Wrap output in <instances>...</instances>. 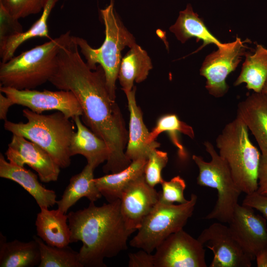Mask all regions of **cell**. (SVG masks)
Here are the masks:
<instances>
[{
  "label": "cell",
  "mask_w": 267,
  "mask_h": 267,
  "mask_svg": "<svg viewBox=\"0 0 267 267\" xmlns=\"http://www.w3.org/2000/svg\"><path fill=\"white\" fill-rule=\"evenodd\" d=\"M49 82L59 90L72 91L83 111L82 120L107 143L110 156L105 173H116L132 163L125 154L129 133L121 111L108 90L105 72L98 65L90 69L81 57L74 36L60 49Z\"/></svg>",
  "instance_id": "6da1fadb"
},
{
  "label": "cell",
  "mask_w": 267,
  "mask_h": 267,
  "mask_svg": "<svg viewBox=\"0 0 267 267\" xmlns=\"http://www.w3.org/2000/svg\"><path fill=\"white\" fill-rule=\"evenodd\" d=\"M94 202L67 215L70 243L81 241L83 243L79 252L83 267H106L104 259L127 250L128 238L133 233L125 224L120 199L101 206Z\"/></svg>",
  "instance_id": "7a4b0ae2"
},
{
  "label": "cell",
  "mask_w": 267,
  "mask_h": 267,
  "mask_svg": "<svg viewBox=\"0 0 267 267\" xmlns=\"http://www.w3.org/2000/svg\"><path fill=\"white\" fill-rule=\"evenodd\" d=\"M72 36L68 31L5 63L0 62V86L19 90L34 89L49 81L55 72L60 49Z\"/></svg>",
  "instance_id": "3957f363"
},
{
  "label": "cell",
  "mask_w": 267,
  "mask_h": 267,
  "mask_svg": "<svg viewBox=\"0 0 267 267\" xmlns=\"http://www.w3.org/2000/svg\"><path fill=\"white\" fill-rule=\"evenodd\" d=\"M26 123L4 121V128L12 134L19 135L41 146L60 167L71 164L69 146L75 131L73 123L63 113L49 115L38 114L28 108L22 111Z\"/></svg>",
  "instance_id": "277c9868"
},
{
  "label": "cell",
  "mask_w": 267,
  "mask_h": 267,
  "mask_svg": "<svg viewBox=\"0 0 267 267\" xmlns=\"http://www.w3.org/2000/svg\"><path fill=\"white\" fill-rule=\"evenodd\" d=\"M100 12L105 26V37L102 44L93 48L84 39L76 36L74 39L88 66L92 70L96 69L97 64L102 67L108 90L115 99V84L122 59V51L126 46L132 47L136 43L115 11L114 0H110V3Z\"/></svg>",
  "instance_id": "5b68a950"
},
{
  "label": "cell",
  "mask_w": 267,
  "mask_h": 267,
  "mask_svg": "<svg viewBox=\"0 0 267 267\" xmlns=\"http://www.w3.org/2000/svg\"><path fill=\"white\" fill-rule=\"evenodd\" d=\"M248 128L238 117L227 124L216 139L219 154L227 162L233 178L242 192L257 191L261 155L252 143Z\"/></svg>",
  "instance_id": "8992f818"
},
{
  "label": "cell",
  "mask_w": 267,
  "mask_h": 267,
  "mask_svg": "<svg viewBox=\"0 0 267 267\" xmlns=\"http://www.w3.org/2000/svg\"><path fill=\"white\" fill-rule=\"evenodd\" d=\"M204 144L211 160L207 162L201 156H192L199 171L197 183L214 188L218 194L214 208L204 219L228 223L242 192L236 184L226 160L217 153L210 142L205 141Z\"/></svg>",
  "instance_id": "52a82bcc"
},
{
  "label": "cell",
  "mask_w": 267,
  "mask_h": 267,
  "mask_svg": "<svg viewBox=\"0 0 267 267\" xmlns=\"http://www.w3.org/2000/svg\"><path fill=\"white\" fill-rule=\"evenodd\" d=\"M197 200V195L192 193L183 204L158 202L143 220L130 245L151 253L169 235L183 229L193 215Z\"/></svg>",
  "instance_id": "ba28073f"
},
{
  "label": "cell",
  "mask_w": 267,
  "mask_h": 267,
  "mask_svg": "<svg viewBox=\"0 0 267 267\" xmlns=\"http://www.w3.org/2000/svg\"><path fill=\"white\" fill-rule=\"evenodd\" d=\"M245 42L236 37L234 41L218 47L217 51L205 58L200 73L206 79V89L214 97H222L228 91L229 87L226 79L235 70L242 57L245 55Z\"/></svg>",
  "instance_id": "9c48e42d"
},
{
  "label": "cell",
  "mask_w": 267,
  "mask_h": 267,
  "mask_svg": "<svg viewBox=\"0 0 267 267\" xmlns=\"http://www.w3.org/2000/svg\"><path fill=\"white\" fill-rule=\"evenodd\" d=\"M0 91L11 100L13 105L25 106L38 114H42L46 111L57 110L69 119L83 115L81 105L71 91L19 90L1 86Z\"/></svg>",
  "instance_id": "30bf717a"
},
{
  "label": "cell",
  "mask_w": 267,
  "mask_h": 267,
  "mask_svg": "<svg viewBox=\"0 0 267 267\" xmlns=\"http://www.w3.org/2000/svg\"><path fill=\"white\" fill-rule=\"evenodd\" d=\"M154 267H206L205 250L182 229L169 235L155 249Z\"/></svg>",
  "instance_id": "8fae6325"
},
{
  "label": "cell",
  "mask_w": 267,
  "mask_h": 267,
  "mask_svg": "<svg viewBox=\"0 0 267 267\" xmlns=\"http://www.w3.org/2000/svg\"><path fill=\"white\" fill-rule=\"evenodd\" d=\"M197 239L214 254L210 267H250L251 257L232 235L228 226L214 222L204 229Z\"/></svg>",
  "instance_id": "7c38bea8"
},
{
  "label": "cell",
  "mask_w": 267,
  "mask_h": 267,
  "mask_svg": "<svg viewBox=\"0 0 267 267\" xmlns=\"http://www.w3.org/2000/svg\"><path fill=\"white\" fill-rule=\"evenodd\" d=\"M228 223L232 235L253 260L259 251L267 247V220L253 208L238 203Z\"/></svg>",
  "instance_id": "4fadbf2b"
},
{
  "label": "cell",
  "mask_w": 267,
  "mask_h": 267,
  "mask_svg": "<svg viewBox=\"0 0 267 267\" xmlns=\"http://www.w3.org/2000/svg\"><path fill=\"white\" fill-rule=\"evenodd\" d=\"M5 154L10 163L32 168L43 182L56 181L58 178L60 167L43 148L22 136L13 134Z\"/></svg>",
  "instance_id": "5bb4252c"
},
{
  "label": "cell",
  "mask_w": 267,
  "mask_h": 267,
  "mask_svg": "<svg viewBox=\"0 0 267 267\" xmlns=\"http://www.w3.org/2000/svg\"><path fill=\"white\" fill-rule=\"evenodd\" d=\"M159 199V192L146 182L144 175L130 183L120 199L121 213L127 228L133 233L138 230Z\"/></svg>",
  "instance_id": "9a60e30c"
},
{
  "label": "cell",
  "mask_w": 267,
  "mask_h": 267,
  "mask_svg": "<svg viewBox=\"0 0 267 267\" xmlns=\"http://www.w3.org/2000/svg\"><path fill=\"white\" fill-rule=\"evenodd\" d=\"M135 91L136 87H134L131 91L125 93L130 113L129 139L125 154L132 161L147 159L150 153L160 146L156 140L151 141L149 139L150 132L143 123L141 110L136 102Z\"/></svg>",
  "instance_id": "2e32d148"
},
{
  "label": "cell",
  "mask_w": 267,
  "mask_h": 267,
  "mask_svg": "<svg viewBox=\"0 0 267 267\" xmlns=\"http://www.w3.org/2000/svg\"><path fill=\"white\" fill-rule=\"evenodd\" d=\"M236 117L254 136L262 155L267 156V94L254 92L239 102Z\"/></svg>",
  "instance_id": "e0dca14e"
},
{
  "label": "cell",
  "mask_w": 267,
  "mask_h": 267,
  "mask_svg": "<svg viewBox=\"0 0 267 267\" xmlns=\"http://www.w3.org/2000/svg\"><path fill=\"white\" fill-rule=\"evenodd\" d=\"M0 177L12 180L22 186L36 200L40 208L52 207L56 204L55 192L44 187L37 176L24 167L6 161L0 154Z\"/></svg>",
  "instance_id": "ac0fdd59"
},
{
  "label": "cell",
  "mask_w": 267,
  "mask_h": 267,
  "mask_svg": "<svg viewBox=\"0 0 267 267\" xmlns=\"http://www.w3.org/2000/svg\"><path fill=\"white\" fill-rule=\"evenodd\" d=\"M80 116L72 118L76 127L71 139L69 153L71 157L81 155L87 160L88 164L95 168L106 161L110 156V150L104 140L89 129L82 122Z\"/></svg>",
  "instance_id": "d6986e66"
},
{
  "label": "cell",
  "mask_w": 267,
  "mask_h": 267,
  "mask_svg": "<svg viewBox=\"0 0 267 267\" xmlns=\"http://www.w3.org/2000/svg\"><path fill=\"white\" fill-rule=\"evenodd\" d=\"M40 209L35 222L37 236L48 245L58 247L68 246L70 243L68 215L58 209Z\"/></svg>",
  "instance_id": "ffe728a7"
},
{
  "label": "cell",
  "mask_w": 267,
  "mask_h": 267,
  "mask_svg": "<svg viewBox=\"0 0 267 267\" xmlns=\"http://www.w3.org/2000/svg\"><path fill=\"white\" fill-rule=\"evenodd\" d=\"M94 169L93 166L87 163L80 173L71 178L61 199L57 201L58 209L66 214L83 197L95 202L102 196L94 181Z\"/></svg>",
  "instance_id": "44dd1931"
},
{
  "label": "cell",
  "mask_w": 267,
  "mask_h": 267,
  "mask_svg": "<svg viewBox=\"0 0 267 267\" xmlns=\"http://www.w3.org/2000/svg\"><path fill=\"white\" fill-rule=\"evenodd\" d=\"M41 262L40 248L37 240L22 242L14 240L7 242L0 234V267H33Z\"/></svg>",
  "instance_id": "7402d4cb"
},
{
  "label": "cell",
  "mask_w": 267,
  "mask_h": 267,
  "mask_svg": "<svg viewBox=\"0 0 267 267\" xmlns=\"http://www.w3.org/2000/svg\"><path fill=\"white\" fill-rule=\"evenodd\" d=\"M169 29L182 43L191 38H195L197 42L202 40V45L194 53L208 44H214L217 47L224 44L210 32L202 19L193 11L190 4H188L185 9L179 12L176 23Z\"/></svg>",
  "instance_id": "603a6c76"
},
{
  "label": "cell",
  "mask_w": 267,
  "mask_h": 267,
  "mask_svg": "<svg viewBox=\"0 0 267 267\" xmlns=\"http://www.w3.org/2000/svg\"><path fill=\"white\" fill-rule=\"evenodd\" d=\"M153 66L147 52L136 44H134L122 58L118 79L125 93L134 88V82L144 81Z\"/></svg>",
  "instance_id": "cb8c5ba5"
},
{
  "label": "cell",
  "mask_w": 267,
  "mask_h": 267,
  "mask_svg": "<svg viewBox=\"0 0 267 267\" xmlns=\"http://www.w3.org/2000/svg\"><path fill=\"white\" fill-rule=\"evenodd\" d=\"M147 159L133 161L124 170L94 178L95 184L108 202L120 199L122 193L133 181L144 175Z\"/></svg>",
  "instance_id": "d4e9b609"
},
{
  "label": "cell",
  "mask_w": 267,
  "mask_h": 267,
  "mask_svg": "<svg viewBox=\"0 0 267 267\" xmlns=\"http://www.w3.org/2000/svg\"><path fill=\"white\" fill-rule=\"evenodd\" d=\"M58 0H48L39 19L28 30L0 41V56L1 63H5L11 59L17 48L29 39L36 37H44L51 39L49 35L47 21L52 9Z\"/></svg>",
  "instance_id": "484cf974"
},
{
  "label": "cell",
  "mask_w": 267,
  "mask_h": 267,
  "mask_svg": "<svg viewBox=\"0 0 267 267\" xmlns=\"http://www.w3.org/2000/svg\"><path fill=\"white\" fill-rule=\"evenodd\" d=\"M240 73L234 83L235 86L246 83V88L261 92L267 79V49L257 44L255 52H246Z\"/></svg>",
  "instance_id": "4316f807"
},
{
  "label": "cell",
  "mask_w": 267,
  "mask_h": 267,
  "mask_svg": "<svg viewBox=\"0 0 267 267\" xmlns=\"http://www.w3.org/2000/svg\"><path fill=\"white\" fill-rule=\"evenodd\" d=\"M38 243L41 262L38 267H83L79 259V252L69 246H52L39 237L34 236Z\"/></svg>",
  "instance_id": "83f0119b"
},
{
  "label": "cell",
  "mask_w": 267,
  "mask_h": 267,
  "mask_svg": "<svg viewBox=\"0 0 267 267\" xmlns=\"http://www.w3.org/2000/svg\"><path fill=\"white\" fill-rule=\"evenodd\" d=\"M164 132L168 133L173 143L178 148L179 156L183 159L186 158V153L178 139V134H183L193 139L194 137L193 128L179 120L176 115L166 114L158 120L156 126L150 132V140L155 141L159 134Z\"/></svg>",
  "instance_id": "f1b7e54d"
},
{
  "label": "cell",
  "mask_w": 267,
  "mask_h": 267,
  "mask_svg": "<svg viewBox=\"0 0 267 267\" xmlns=\"http://www.w3.org/2000/svg\"><path fill=\"white\" fill-rule=\"evenodd\" d=\"M168 161L167 152L155 149L150 154L144 170V178L146 182L154 187L163 181L162 171Z\"/></svg>",
  "instance_id": "f546056e"
},
{
  "label": "cell",
  "mask_w": 267,
  "mask_h": 267,
  "mask_svg": "<svg viewBox=\"0 0 267 267\" xmlns=\"http://www.w3.org/2000/svg\"><path fill=\"white\" fill-rule=\"evenodd\" d=\"M48 0H0L6 9L19 19L43 11Z\"/></svg>",
  "instance_id": "4dcf8cb0"
},
{
  "label": "cell",
  "mask_w": 267,
  "mask_h": 267,
  "mask_svg": "<svg viewBox=\"0 0 267 267\" xmlns=\"http://www.w3.org/2000/svg\"><path fill=\"white\" fill-rule=\"evenodd\" d=\"M162 190L159 191V202L165 204L186 203L188 200L184 196L186 183L179 176H176L169 181L164 180L161 183Z\"/></svg>",
  "instance_id": "1f68e13d"
},
{
  "label": "cell",
  "mask_w": 267,
  "mask_h": 267,
  "mask_svg": "<svg viewBox=\"0 0 267 267\" xmlns=\"http://www.w3.org/2000/svg\"><path fill=\"white\" fill-rule=\"evenodd\" d=\"M0 41L17 34L23 32L22 26L18 20L14 18L0 3Z\"/></svg>",
  "instance_id": "d6a6232c"
},
{
  "label": "cell",
  "mask_w": 267,
  "mask_h": 267,
  "mask_svg": "<svg viewBox=\"0 0 267 267\" xmlns=\"http://www.w3.org/2000/svg\"><path fill=\"white\" fill-rule=\"evenodd\" d=\"M242 205L259 211L267 221V194H261L257 191L247 194L243 201Z\"/></svg>",
  "instance_id": "836d02e7"
},
{
  "label": "cell",
  "mask_w": 267,
  "mask_h": 267,
  "mask_svg": "<svg viewBox=\"0 0 267 267\" xmlns=\"http://www.w3.org/2000/svg\"><path fill=\"white\" fill-rule=\"evenodd\" d=\"M129 267H154L153 255L141 249L129 254Z\"/></svg>",
  "instance_id": "e575fe53"
},
{
  "label": "cell",
  "mask_w": 267,
  "mask_h": 267,
  "mask_svg": "<svg viewBox=\"0 0 267 267\" xmlns=\"http://www.w3.org/2000/svg\"><path fill=\"white\" fill-rule=\"evenodd\" d=\"M257 191L267 194V156L261 154L258 172V187Z\"/></svg>",
  "instance_id": "d590c367"
},
{
  "label": "cell",
  "mask_w": 267,
  "mask_h": 267,
  "mask_svg": "<svg viewBox=\"0 0 267 267\" xmlns=\"http://www.w3.org/2000/svg\"><path fill=\"white\" fill-rule=\"evenodd\" d=\"M13 105L11 100L6 96L0 93V119L6 120L7 113L9 108Z\"/></svg>",
  "instance_id": "8d00e7d4"
},
{
  "label": "cell",
  "mask_w": 267,
  "mask_h": 267,
  "mask_svg": "<svg viewBox=\"0 0 267 267\" xmlns=\"http://www.w3.org/2000/svg\"><path fill=\"white\" fill-rule=\"evenodd\" d=\"M258 267H267V247L259 251L255 256Z\"/></svg>",
  "instance_id": "74e56055"
},
{
  "label": "cell",
  "mask_w": 267,
  "mask_h": 267,
  "mask_svg": "<svg viewBox=\"0 0 267 267\" xmlns=\"http://www.w3.org/2000/svg\"><path fill=\"white\" fill-rule=\"evenodd\" d=\"M262 92L267 94V79L264 84L263 89L262 90Z\"/></svg>",
  "instance_id": "f35d334b"
}]
</instances>
